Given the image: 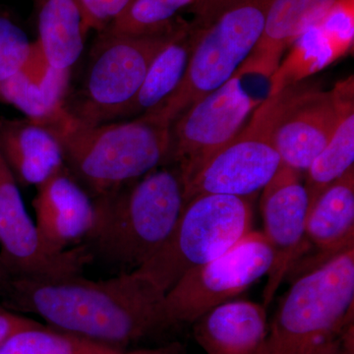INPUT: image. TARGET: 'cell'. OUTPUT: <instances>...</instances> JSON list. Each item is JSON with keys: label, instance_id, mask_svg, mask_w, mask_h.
Segmentation results:
<instances>
[{"label": "cell", "instance_id": "obj_1", "mask_svg": "<svg viewBox=\"0 0 354 354\" xmlns=\"http://www.w3.org/2000/svg\"><path fill=\"white\" fill-rule=\"evenodd\" d=\"M165 292L140 270L92 281L81 274L32 278L9 274L0 266L1 306L41 317L55 329L129 349L165 327Z\"/></svg>", "mask_w": 354, "mask_h": 354}, {"label": "cell", "instance_id": "obj_2", "mask_svg": "<svg viewBox=\"0 0 354 354\" xmlns=\"http://www.w3.org/2000/svg\"><path fill=\"white\" fill-rule=\"evenodd\" d=\"M97 221L87 245L109 264L138 269L164 246L185 205L176 167H160L95 197Z\"/></svg>", "mask_w": 354, "mask_h": 354}, {"label": "cell", "instance_id": "obj_3", "mask_svg": "<svg viewBox=\"0 0 354 354\" xmlns=\"http://www.w3.org/2000/svg\"><path fill=\"white\" fill-rule=\"evenodd\" d=\"M53 132L67 169L93 198L167 165L171 152V127L146 115L88 127L69 114Z\"/></svg>", "mask_w": 354, "mask_h": 354}, {"label": "cell", "instance_id": "obj_4", "mask_svg": "<svg viewBox=\"0 0 354 354\" xmlns=\"http://www.w3.org/2000/svg\"><path fill=\"white\" fill-rule=\"evenodd\" d=\"M354 246L300 276L281 299L255 354H312L351 323Z\"/></svg>", "mask_w": 354, "mask_h": 354}, {"label": "cell", "instance_id": "obj_5", "mask_svg": "<svg viewBox=\"0 0 354 354\" xmlns=\"http://www.w3.org/2000/svg\"><path fill=\"white\" fill-rule=\"evenodd\" d=\"M185 21L146 35L99 32L82 83L67 95L65 109L81 124H104L124 118L153 58L174 39Z\"/></svg>", "mask_w": 354, "mask_h": 354}, {"label": "cell", "instance_id": "obj_6", "mask_svg": "<svg viewBox=\"0 0 354 354\" xmlns=\"http://www.w3.org/2000/svg\"><path fill=\"white\" fill-rule=\"evenodd\" d=\"M272 1L237 0L207 27L196 26V44L180 85L143 115L171 127L191 104L230 81L259 41Z\"/></svg>", "mask_w": 354, "mask_h": 354}, {"label": "cell", "instance_id": "obj_7", "mask_svg": "<svg viewBox=\"0 0 354 354\" xmlns=\"http://www.w3.org/2000/svg\"><path fill=\"white\" fill-rule=\"evenodd\" d=\"M252 225V198L196 195L184 205L164 246L138 270L167 293L184 274L241 241Z\"/></svg>", "mask_w": 354, "mask_h": 354}, {"label": "cell", "instance_id": "obj_8", "mask_svg": "<svg viewBox=\"0 0 354 354\" xmlns=\"http://www.w3.org/2000/svg\"><path fill=\"white\" fill-rule=\"evenodd\" d=\"M272 265V249L264 234L251 230L218 257L184 274L167 290L165 327L195 322L209 310L230 301L268 276Z\"/></svg>", "mask_w": 354, "mask_h": 354}, {"label": "cell", "instance_id": "obj_9", "mask_svg": "<svg viewBox=\"0 0 354 354\" xmlns=\"http://www.w3.org/2000/svg\"><path fill=\"white\" fill-rule=\"evenodd\" d=\"M270 94L227 146L215 153L184 186L185 203L200 194L253 198L264 189L281 165L272 131Z\"/></svg>", "mask_w": 354, "mask_h": 354}, {"label": "cell", "instance_id": "obj_10", "mask_svg": "<svg viewBox=\"0 0 354 354\" xmlns=\"http://www.w3.org/2000/svg\"><path fill=\"white\" fill-rule=\"evenodd\" d=\"M260 104L246 92L241 77L234 76L174 121L167 164L178 169L184 186L239 134Z\"/></svg>", "mask_w": 354, "mask_h": 354}, {"label": "cell", "instance_id": "obj_11", "mask_svg": "<svg viewBox=\"0 0 354 354\" xmlns=\"http://www.w3.org/2000/svg\"><path fill=\"white\" fill-rule=\"evenodd\" d=\"M271 95L272 139L281 165L305 172L329 143L337 127L339 102L335 90L295 83Z\"/></svg>", "mask_w": 354, "mask_h": 354}, {"label": "cell", "instance_id": "obj_12", "mask_svg": "<svg viewBox=\"0 0 354 354\" xmlns=\"http://www.w3.org/2000/svg\"><path fill=\"white\" fill-rule=\"evenodd\" d=\"M87 245L50 253L28 213L20 186L0 155V264L7 272L32 278L79 274L92 260Z\"/></svg>", "mask_w": 354, "mask_h": 354}, {"label": "cell", "instance_id": "obj_13", "mask_svg": "<svg viewBox=\"0 0 354 354\" xmlns=\"http://www.w3.org/2000/svg\"><path fill=\"white\" fill-rule=\"evenodd\" d=\"M260 207L262 232L272 252V268L263 290V305L267 308L306 246L309 198L302 172L281 165L263 189Z\"/></svg>", "mask_w": 354, "mask_h": 354}, {"label": "cell", "instance_id": "obj_14", "mask_svg": "<svg viewBox=\"0 0 354 354\" xmlns=\"http://www.w3.org/2000/svg\"><path fill=\"white\" fill-rule=\"evenodd\" d=\"M32 208L39 239L50 253L68 252L94 232V198L67 167L37 187Z\"/></svg>", "mask_w": 354, "mask_h": 354}, {"label": "cell", "instance_id": "obj_15", "mask_svg": "<svg viewBox=\"0 0 354 354\" xmlns=\"http://www.w3.org/2000/svg\"><path fill=\"white\" fill-rule=\"evenodd\" d=\"M0 155L20 187L37 188L67 167L55 133L28 118H0Z\"/></svg>", "mask_w": 354, "mask_h": 354}, {"label": "cell", "instance_id": "obj_16", "mask_svg": "<svg viewBox=\"0 0 354 354\" xmlns=\"http://www.w3.org/2000/svg\"><path fill=\"white\" fill-rule=\"evenodd\" d=\"M335 0H274L262 35L234 76L269 78L279 70L283 53L311 26L315 25Z\"/></svg>", "mask_w": 354, "mask_h": 354}, {"label": "cell", "instance_id": "obj_17", "mask_svg": "<svg viewBox=\"0 0 354 354\" xmlns=\"http://www.w3.org/2000/svg\"><path fill=\"white\" fill-rule=\"evenodd\" d=\"M69 81L70 72L48 67L37 48L24 68L0 83V102L53 130L68 116Z\"/></svg>", "mask_w": 354, "mask_h": 354}, {"label": "cell", "instance_id": "obj_18", "mask_svg": "<svg viewBox=\"0 0 354 354\" xmlns=\"http://www.w3.org/2000/svg\"><path fill=\"white\" fill-rule=\"evenodd\" d=\"M269 329L263 304L230 300L193 322V335L207 354H255Z\"/></svg>", "mask_w": 354, "mask_h": 354}, {"label": "cell", "instance_id": "obj_19", "mask_svg": "<svg viewBox=\"0 0 354 354\" xmlns=\"http://www.w3.org/2000/svg\"><path fill=\"white\" fill-rule=\"evenodd\" d=\"M306 239L323 261L354 246V167L309 205Z\"/></svg>", "mask_w": 354, "mask_h": 354}, {"label": "cell", "instance_id": "obj_20", "mask_svg": "<svg viewBox=\"0 0 354 354\" xmlns=\"http://www.w3.org/2000/svg\"><path fill=\"white\" fill-rule=\"evenodd\" d=\"M36 7L39 55L50 68L71 72L88 34L78 0H36Z\"/></svg>", "mask_w": 354, "mask_h": 354}, {"label": "cell", "instance_id": "obj_21", "mask_svg": "<svg viewBox=\"0 0 354 354\" xmlns=\"http://www.w3.org/2000/svg\"><path fill=\"white\" fill-rule=\"evenodd\" d=\"M353 78L334 88L339 102V120L329 143L305 171L304 186L309 205L328 186L354 167Z\"/></svg>", "mask_w": 354, "mask_h": 354}, {"label": "cell", "instance_id": "obj_22", "mask_svg": "<svg viewBox=\"0 0 354 354\" xmlns=\"http://www.w3.org/2000/svg\"><path fill=\"white\" fill-rule=\"evenodd\" d=\"M197 38L196 26L185 21L174 39L153 58L125 116H141L153 111L176 90L185 75Z\"/></svg>", "mask_w": 354, "mask_h": 354}, {"label": "cell", "instance_id": "obj_23", "mask_svg": "<svg viewBox=\"0 0 354 354\" xmlns=\"http://www.w3.org/2000/svg\"><path fill=\"white\" fill-rule=\"evenodd\" d=\"M155 351L111 348L43 324L21 330L0 346V354H153Z\"/></svg>", "mask_w": 354, "mask_h": 354}, {"label": "cell", "instance_id": "obj_24", "mask_svg": "<svg viewBox=\"0 0 354 354\" xmlns=\"http://www.w3.org/2000/svg\"><path fill=\"white\" fill-rule=\"evenodd\" d=\"M198 0H133L120 17L104 31L115 34L146 35L167 29L177 20V13Z\"/></svg>", "mask_w": 354, "mask_h": 354}, {"label": "cell", "instance_id": "obj_25", "mask_svg": "<svg viewBox=\"0 0 354 354\" xmlns=\"http://www.w3.org/2000/svg\"><path fill=\"white\" fill-rule=\"evenodd\" d=\"M36 44L11 13L0 6V83L24 68L36 53Z\"/></svg>", "mask_w": 354, "mask_h": 354}, {"label": "cell", "instance_id": "obj_26", "mask_svg": "<svg viewBox=\"0 0 354 354\" xmlns=\"http://www.w3.org/2000/svg\"><path fill=\"white\" fill-rule=\"evenodd\" d=\"M133 0H78L82 9L86 32L106 30Z\"/></svg>", "mask_w": 354, "mask_h": 354}, {"label": "cell", "instance_id": "obj_27", "mask_svg": "<svg viewBox=\"0 0 354 354\" xmlns=\"http://www.w3.org/2000/svg\"><path fill=\"white\" fill-rule=\"evenodd\" d=\"M41 324L34 319L24 316V314L0 305V346L21 330L37 327Z\"/></svg>", "mask_w": 354, "mask_h": 354}, {"label": "cell", "instance_id": "obj_28", "mask_svg": "<svg viewBox=\"0 0 354 354\" xmlns=\"http://www.w3.org/2000/svg\"><path fill=\"white\" fill-rule=\"evenodd\" d=\"M237 0H198L192 8L195 18L193 24L205 28L230 8Z\"/></svg>", "mask_w": 354, "mask_h": 354}, {"label": "cell", "instance_id": "obj_29", "mask_svg": "<svg viewBox=\"0 0 354 354\" xmlns=\"http://www.w3.org/2000/svg\"><path fill=\"white\" fill-rule=\"evenodd\" d=\"M339 348H341V342L339 339H335L319 346L312 354H339Z\"/></svg>", "mask_w": 354, "mask_h": 354}, {"label": "cell", "instance_id": "obj_30", "mask_svg": "<svg viewBox=\"0 0 354 354\" xmlns=\"http://www.w3.org/2000/svg\"><path fill=\"white\" fill-rule=\"evenodd\" d=\"M153 354H178L174 351V348H158L156 349L155 353Z\"/></svg>", "mask_w": 354, "mask_h": 354}]
</instances>
